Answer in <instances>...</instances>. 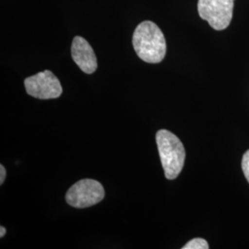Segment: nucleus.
Segmentation results:
<instances>
[{
  "mask_svg": "<svg viewBox=\"0 0 249 249\" xmlns=\"http://www.w3.org/2000/svg\"><path fill=\"white\" fill-rule=\"evenodd\" d=\"M134 50L144 62L157 64L166 53V41L160 28L151 20L141 22L132 38Z\"/></svg>",
  "mask_w": 249,
  "mask_h": 249,
  "instance_id": "obj_1",
  "label": "nucleus"
},
{
  "mask_svg": "<svg viewBox=\"0 0 249 249\" xmlns=\"http://www.w3.org/2000/svg\"><path fill=\"white\" fill-rule=\"evenodd\" d=\"M156 143L165 178L176 179L184 167L186 151L178 137L166 129L156 134Z\"/></svg>",
  "mask_w": 249,
  "mask_h": 249,
  "instance_id": "obj_2",
  "label": "nucleus"
},
{
  "mask_svg": "<svg viewBox=\"0 0 249 249\" xmlns=\"http://www.w3.org/2000/svg\"><path fill=\"white\" fill-rule=\"evenodd\" d=\"M105 194L104 187L98 181L81 179L68 190L66 201L74 208L84 209L101 202Z\"/></svg>",
  "mask_w": 249,
  "mask_h": 249,
  "instance_id": "obj_3",
  "label": "nucleus"
},
{
  "mask_svg": "<svg viewBox=\"0 0 249 249\" xmlns=\"http://www.w3.org/2000/svg\"><path fill=\"white\" fill-rule=\"evenodd\" d=\"M234 0H198L199 17L216 31L225 30L231 23Z\"/></svg>",
  "mask_w": 249,
  "mask_h": 249,
  "instance_id": "obj_4",
  "label": "nucleus"
},
{
  "mask_svg": "<svg viewBox=\"0 0 249 249\" xmlns=\"http://www.w3.org/2000/svg\"><path fill=\"white\" fill-rule=\"evenodd\" d=\"M27 93L35 98L48 100L58 98L62 94V86L53 72L45 71L24 80Z\"/></svg>",
  "mask_w": 249,
  "mask_h": 249,
  "instance_id": "obj_5",
  "label": "nucleus"
},
{
  "mask_svg": "<svg viewBox=\"0 0 249 249\" xmlns=\"http://www.w3.org/2000/svg\"><path fill=\"white\" fill-rule=\"evenodd\" d=\"M71 55L74 62L86 74H92L97 70V58L89 43L82 37L76 36L71 45Z\"/></svg>",
  "mask_w": 249,
  "mask_h": 249,
  "instance_id": "obj_6",
  "label": "nucleus"
},
{
  "mask_svg": "<svg viewBox=\"0 0 249 249\" xmlns=\"http://www.w3.org/2000/svg\"><path fill=\"white\" fill-rule=\"evenodd\" d=\"M209 244L203 238H194L189 241L186 246L183 247V249H208Z\"/></svg>",
  "mask_w": 249,
  "mask_h": 249,
  "instance_id": "obj_7",
  "label": "nucleus"
},
{
  "mask_svg": "<svg viewBox=\"0 0 249 249\" xmlns=\"http://www.w3.org/2000/svg\"><path fill=\"white\" fill-rule=\"evenodd\" d=\"M242 169L244 172V175L247 178L248 182L249 183V150L247 151L244 156H243V160H242Z\"/></svg>",
  "mask_w": 249,
  "mask_h": 249,
  "instance_id": "obj_8",
  "label": "nucleus"
},
{
  "mask_svg": "<svg viewBox=\"0 0 249 249\" xmlns=\"http://www.w3.org/2000/svg\"><path fill=\"white\" fill-rule=\"evenodd\" d=\"M6 179V169L3 164L0 165V185H3L4 181Z\"/></svg>",
  "mask_w": 249,
  "mask_h": 249,
  "instance_id": "obj_9",
  "label": "nucleus"
},
{
  "mask_svg": "<svg viewBox=\"0 0 249 249\" xmlns=\"http://www.w3.org/2000/svg\"><path fill=\"white\" fill-rule=\"evenodd\" d=\"M5 234H6V228L1 226L0 227V237H3Z\"/></svg>",
  "mask_w": 249,
  "mask_h": 249,
  "instance_id": "obj_10",
  "label": "nucleus"
}]
</instances>
